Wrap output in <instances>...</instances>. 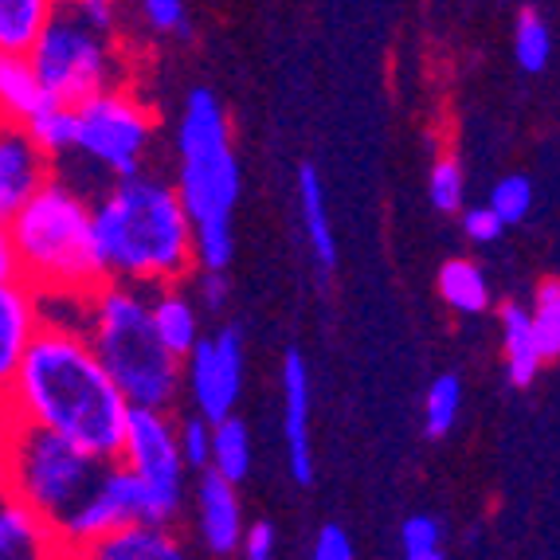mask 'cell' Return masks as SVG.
Wrapping results in <instances>:
<instances>
[{
    "instance_id": "6da1fadb",
    "label": "cell",
    "mask_w": 560,
    "mask_h": 560,
    "mask_svg": "<svg viewBox=\"0 0 560 560\" xmlns=\"http://www.w3.org/2000/svg\"><path fill=\"white\" fill-rule=\"evenodd\" d=\"M0 408L12 420L56 431L98 463H114L130 400L94 357L83 329L44 322L0 388Z\"/></svg>"
},
{
    "instance_id": "7a4b0ae2",
    "label": "cell",
    "mask_w": 560,
    "mask_h": 560,
    "mask_svg": "<svg viewBox=\"0 0 560 560\" xmlns=\"http://www.w3.org/2000/svg\"><path fill=\"white\" fill-rule=\"evenodd\" d=\"M94 240L110 279L161 287L185 282L197 271L192 262V220L180 205L173 180L133 173L91 200Z\"/></svg>"
},
{
    "instance_id": "3957f363",
    "label": "cell",
    "mask_w": 560,
    "mask_h": 560,
    "mask_svg": "<svg viewBox=\"0 0 560 560\" xmlns=\"http://www.w3.org/2000/svg\"><path fill=\"white\" fill-rule=\"evenodd\" d=\"M9 240L16 275L36 294H91L110 279L94 240L91 197L59 173L12 215Z\"/></svg>"
},
{
    "instance_id": "277c9868",
    "label": "cell",
    "mask_w": 560,
    "mask_h": 560,
    "mask_svg": "<svg viewBox=\"0 0 560 560\" xmlns=\"http://www.w3.org/2000/svg\"><path fill=\"white\" fill-rule=\"evenodd\" d=\"M83 334L94 357L103 361L118 393L133 408L173 411L185 396L180 388V357H173L153 334L145 287L106 279L86 294Z\"/></svg>"
},
{
    "instance_id": "5b68a950",
    "label": "cell",
    "mask_w": 560,
    "mask_h": 560,
    "mask_svg": "<svg viewBox=\"0 0 560 560\" xmlns=\"http://www.w3.org/2000/svg\"><path fill=\"white\" fill-rule=\"evenodd\" d=\"M173 188L192 224H228L240 205V158L232 145V121L208 86H192L180 110Z\"/></svg>"
},
{
    "instance_id": "8992f818",
    "label": "cell",
    "mask_w": 560,
    "mask_h": 560,
    "mask_svg": "<svg viewBox=\"0 0 560 560\" xmlns=\"http://www.w3.org/2000/svg\"><path fill=\"white\" fill-rule=\"evenodd\" d=\"M103 463L67 443L56 431L4 416L0 423V490L36 510L44 522L59 517L94 490Z\"/></svg>"
},
{
    "instance_id": "52a82bcc",
    "label": "cell",
    "mask_w": 560,
    "mask_h": 560,
    "mask_svg": "<svg viewBox=\"0 0 560 560\" xmlns=\"http://www.w3.org/2000/svg\"><path fill=\"white\" fill-rule=\"evenodd\" d=\"M28 63L39 91L51 103L75 106L106 86L121 83V51L114 28L91 20L86 12L59 4L28 47Z\"/></svg>"
},
{
    "instance_id": "ba28073f",
    "label": "cell",
    "mask_w": 560,
    "mask_h": 560,
    "mask_svg": "<svg viewBox=\"0 0 560 560\" xmlns=\"http://www.w3.org/2000/svg\"><path fill=\"white\" fill-rule=\"evenodd\" d=\"M71 110H75V145L67 158H83L110 180L133 177L150 165L153 141H158V114L138 91L114 83L75 103Z\"/></svg>"
},
{
    "instance_id": "9c48e42d",
    "label": "cell",
    "mask_w": 560,
    "mask_h": 560,
    "mask_svg": "<svg viewBox=\"0 0 560 560\" xmlns=\"http://www.w3.org/2000/svg\"><path fill=\"white\" fill-rule=\"evenodd\" d=\"M180 388L188 393L192 408L205 420L232 416L243 396V334L235 326L215 329L212 337L200 334V341L180 361Z\"/></svg>"
},
{
    "instance_id": "30bf717a",
    "label": "cell",
    "mask_w": 560,
    "mask_h": 560,
    "mask_svg": "<svg viewBox=\"0 0 560 560\" xmlns=\"http://www.w3.org/2000/svg\"><path fill=\"white\" fill-rule=\"evenodd\" d=\"M118 463L130 467L133 475H141L145 482L161 486V490L185 494L188 467H185V458H180L173 411L133 408L130 404L126 428H121V443H118Z\"/></svg>"
},
{
    "instance_id": "8fae6325",
    "label": "cell",
    "mask_w": 560,
    "mask_h": 560,
    "mask_svg": "<svg viewBox=\"0 0 560 560\" xmlns=\"http://www.w3.org/2000/svg\"><path fill=\"white\" fill-rule=\"evenodd\" d=\"M51 173H56V161L32 141L24 121L0 118V220L4 224L51 180Z\"/></svg>"
},
{
    "instance_id": "7c38bea8",
    "label": "cell",
    "mask_w": 560,
    "mask_h": 560,
    "mask_svg": "<svg viewBox=\"0 0 560 560\" xmlns=\"http://www.w3.org/2000/svg\"><path fill=\"white\" fill-rule=\"evenodd\" d=\"M282 440H287V463L299 486L314 482L318 458L310 447V369L299 349L282 357Z\"/></svg>"
},
{
    "instance_id": "4fadbf2b",
    "label": "cell",
    "mask_w": 560,
    "mask_h": 560,
    "mask_svg": "<svg viewBox=\"0 0 560 560\" xmlns=\"http://www.w3.org/2000/svg\"><path fill=\"white\" fill-rule=\"evenodd\" d=\"M243 502L235 494V482L220 478L215 470H200L197 478V533L205 552L212 557H232L240 549L243 533Z\"/></svg>"
},
{
    "instance_id": "5bb4252c",
    "label": "cell",
    "mask_w": 560,
    "mask_h": 560,
    "mask_svg": "<svg viewBox=\"0 0 560 560\" xmlns=\"http://www.w3.org/2000/svg\"><path fill=\"white\" fill-rule=\"evenodd\" d=\"M39 326H44V306L36 290L20 275L0 279V388L9 384L12 369L20 364Z\"/></svg>"
},
{
    "instance_id": "9a60e30c",
    "label": "cell",
    "mask_w": 560,
    "mask_h": 560,
    "mask_svg": "<svg viewBox=\"0 0 560 560\" xmlns=\"http://www.w3.org/2000/svg\"><path fill=\"white\" fill-rule=\"evenodd\" d=\"M103 490L114 498V505L121 510L126 522H165L173 525L180 517V505L185 494H173V490H161V486L145 482L141 475H133L130 467H121L118 458L103 463Z\"/></svg>"
},
{
    "instance_id": "2e32d148",
    "label": "cell",
    "mask_w": 560,
    "mask_h": 560,
    "mask_svg": "<svg viewBox=\"0 0 560 560\" xmlns=\"http://www.w3.org/2000/svg\"><path fill=\"white\" fill-rule=\"evenodd\" d=\"M145 302H150V322L158 341L185 361L188 349L197 346L200 334H205L200 306L192 302V294L180 290V282H161V287H145Z\"/></svg>"
},
{
    "instance_id": "e0dca14e",
    "label": "cell",
    "mask_w": 560,
    "mask_h": 560,
    "mask_svg": "<svg viewBox=\"0 0 560 560\" xmlns=\"http://www.w3.org/2000/svg\"><path fill=\"white\" fill-rule=\"evenodd\" d=\"M63 557L51 522L0 490V560H51Z\"/></svg>"
},
{
    "instance_id": "ac0fdd59",
    "label": "cell",
    "mask_w": 560,
    "mask_h": 560,
    "mask_svg": "<svg viewBox=\"0 0 560 560\" xmlns=\"http://www.w3.org/2000/svg\"><path fill=\"white\" fill-rule=\"evenodd\" d=\"M94 560H180L185 545H180L177 529L165 522H121L110 529L103 541H94L86 552Z\"/></svg>"
},
{
    "instance_id": "d6986e66",
    "label": "cell",
    "mask_w": 560,
    "mask_h": 560,
    "mask_svg": "<svg viewBox=\"0 0 560 560\" xmlns=\"http://www.w3.org/2000/svg\"><path fill=\"white\" fill-rule=\"evenodd\" d=\"M498 322H502V353H505V376L514 388H529L537 384L545 369V357L537 337L529 326V310L522 302H502L498 306Z\"/></svg>"
},
{
    "instance_id": "ffe728a7",
    "label": "cell",
    "mask_w": 560,
    "mask_h": 560,
    "mask_svg": "<svg viewBox=\"0 0 560 560\" xmlns=\"http://www.w3.org/2000/svg\"><path fill=\"white\" fill-rule=\"evenodd\" d=\"M299 205H302V228H306L314 262H318L322 271H334L337 267V240H334V224H329L326 185H322L318 165L299 168Z\"/></svg>"
},
{
    "instance_id": "44dd1931",
    "label": "cell",
    "mask_w": 560,
    "mask_h": 560,
    "mask_svg": "<svg viewBox=\"0 0 560 560\" xmlns=\"http://www.w3.org/2000/svg\"><path fill=\"white\" fill-rule=\"evenodd\" d=\"M440 299L447 302L455 314H467V318H482L486 310L494 306V290L490 279L478 267L475 259H447L440 267Z\"/></svg>"
},
{
    "instance_id": "7402d4cb",
    "label": "cell",
    "mask_w": 560,
    "mask_h": 560,
    "mask_svg": "<svg viewBox=\"0 0 560 560\" xmlns=\"http://www.w3.org/2000/svg\"><path fill=\"white\" fill-rule=\"evenodd\" d=\"M255 451H252V431L240 416H224L212 423V451H208V470H215L220 478L240 486L243 478L252 475Z\"/></svg>"
},
{
    "instance_id": "603a6c76",
    "label": "cell",
    "mask_w": 560,
    "mask_h": 560,
    "mask_svg": "<svg viewBox=\"0 0 560 560\" xmlns=\"http://www.w3.org/2000/svg\"><path fill=\"white\" fill-rule=\"evenodd\" d=\"M39 103L44 91L28 63V51H0V118L28 121Z\"/></svg>"
},
{
    "instance_id": "cb8c5ba5",
    "label": "cell",
    "mask_w": 560,
    "mask_h": 560,
    "mask_svg": "<svg viewBox=\"0 0 560 560\" xmlns=\"http://www.w3.org/2000/svg\"><path fill=\"white\" fill-rule=\"evenodd\" d=\"M63 0H0V51H28Z\"/></svg>"
},
{
    "instance_id": "d4e9b609",
    "label": "cell",
    "mask_w": 560,
    "mask_h": 560,
    "mask_svg": "<svg viewBox=\"0 0 560 560\" xmlns=\"http://www.w3.org/2000/svg\"><path fill=\"white\" fill-rule=\"evenodd\" d=\"M24 130L32 133V141H36L51 161H67V153H71V145H75V110L63 103L44 98V103L28 114Z\"/></svg>"
},
{
    "instance_id": "484cf974",
    "label": "cell",
    "mask_w": 560,
    "mask_h": 560,
    "mask_svg": "<svg viewBox=\"0 0 560 560\" xmlns=\"http://www.w3.org/2000/svg\"><path fill=\"white\" fill-rule=\"evenodd\" d=\"M529 326L537 346H541L545 364H552L560 357V282L557 279H541L533 290L529 306Z\"/></svg>"
},
{
    "instance_id": "4316f807",
    "label": "cell",
    "mask_w": 560,
    "mask_h": 560,
    "mask_svg": "<svg viewBox=\"0 0 560 560\" xmlns=\"http://www.w3.org/2000/svg\"><path fill=\"white\" fill-rule=\"evenodd\" d=\"M463 411V381L455 373H443L431 381L428 400H423V431L428 440H447L451 428L458 423Z\"/></svg>"
},
{
    "instance_id": "83f0119b",
    "label": "cell",
    "mask_w": 560,
    "mask_h": 560,
    "mask_svg": "<svg viewBox=\"0 0 560 560\" xmlns=\"http://www.w3.org/2000/svg\"><path fill=\"white\" fill-rule=\"evenodd\" d=\"M514 59L525 75H541L552 59V36L549 24L537 9H522L514 24Z\"/></svg>"
},
{
    "instance_id": "f1b7e54d",
    "label": "cell",
    "mask_w": 560,
    "mask_h": 560,
    "mask_svg": "<svg viewBox=\"0 0 560 560\" xmlns=\"http://www.w3.org/2000/svg\"><path fill=\"white\" fill-rule=\"evenodd\" d=\"M490 212L502 220L505 228H517L529 220L533 205H537V192H533V180L522 177V173H510V177H502L494 188H490Z\"/></svg>"
},
{
    "instance_id": "f546056e",
    "label": "cell",
    "mask_w": 560,
    "mask_h": 560,
    "mask_svg": "<svg viewBox=\"0 0 560 560\" xmlns=\"http://www.w3.org/2000/svg\"><path fill=\"white\" fill-rule=\"evenodd\" d=\"M235 255V232L228 224H192V262L197 271H228Z\"/></svg>"
},
{
    "instance_id": "4dcf8cb0",
    "label": "cell",
    "mask_w": 560,
    "mask_h": 560,
    "mask_svg": "<svg viewBox=\"0 0 560 560\" xmlns=\"http://www.w3.org/2000/svg\"><path fill=\"white\" fill-rule=\"evenodd\" d=\"M400 552L408 560H443L447 552V533H443L440 517L431 514H411L400 525Z\"/></svg>"
},
{
    "instance_id": "1f68e13d",
    "label": "cell",
    "mask_w": 560,
    "mask_h": 560,
    "mask_svg": "<svg viewBox=\"0 0 560 560\" xmlns=\"http://www.w3.org/2000/svg\"><path fill=\"white\" fill-rule=\"evenodd\" d=\"M428 197L435 212H458V208L467 205V173L458 165L455 158H440L431 165V177H428Z\"/></svg>"
},
{
    "instance_id": "d6a6232c",
    "label": "cell",
    "mask_w": 560,
    "mask_h": 560,
    "mask_svg": "<svg viewBox=\"0 0 560 560\" xmlns=\"http://www.w3.org/2000/svg\"><path fill=\"white\" fill-rule=\"evenodd\" d=\"M177 443H180V458L192 475L208 470V451H212V420H205L200 411L177 420Z\"/></svg>"
},
{
    "instance_id": "836d02e7",
    "label": "cell",
    "mask_w": 560,
    "mask_h": 560,
    "mask_svg": "<svg viewBox=\"0 0 560 560\" xmlns=\"http://www.w3.org/2000/svg\"><path fill=\"white\" fill-rule=\"evenodd\" d=\"M138 12L158 36H185L188 32L185 0H138Z\"/></svg>"
},
{
    "instance_id": "e575fe53",
    "label": "cell",
    "mask_w": 560,
    "mask_h": 560,
    "mask_svg": "<svg viewBox=\"0 0 560 560\" xmlns=\"http://www.w3.org/2000/svg\"><path fill=\"white\" fill-rule=\"evenodd\" d=\"M458 215H463V235H467L470 243H498L505 235V224L490 212V205H478V208L463 205Z\"/></svg>"
},
{
    "instance_id": "d590c367",
    "label": "cell",
    "mask_w": 560,
    "mask_h": 560,
    "mask_svg": "<svg viewBox=\"0 0 560 560\" xmlns=\"http://www.w3.org/2000/svg\"><path fill=\"white\" fill-rule=\"evenodd\" d=\"M192 302L208 314H224L228 306V271H192Z\"/></svg>"
},
{
    "instance_id": "8d00e7d4",
    "label": "cell",
    "mask_w": 560,
    "mask_h": 560,
    "mask_svg": "<svg viewBox=\"0 0 560 560\" xmlns=\"http://www.w3.org/2000/svg\"><path fill=\"white\" fill-rule=\"evenodd\" d=\"M275 549H279V533H275L271 522H252V525H243L240 533V549L247 560H271Z\"/></svg>"
},
{
    "instance_id": "74e56055",
    "label": "cell",
    "mask_w": 560,
    "mask_h": 560,
    "mask_svg": "<svg viewBox=\"0 0 560 560\" xmlns=\"http://www.w3.org/2000/svg\"><path fill=\"white\" fill-rule=\"evenodd\" d=\"M314 560H353L357 545L349 541V533L341 525H322L318 537H314V549H310Z\"/></svg>"
},
{
    "instance_id": "f35d334b",
    "label": "cell",
    "mask_w": 560,
    "mask_h": 560,
    "mask_svg": "<svg viewBox=\"0 0 560 560\" xmlns=\"http://www.w3.org/2000/svg\"><path fill=\"white\" fill-rule=\"evenodd\" d=\"M63 4L86 12V16L106 24V28H114V16H118V0H63Z\"/></svg>"
},
{
    "instance_id": "ab89813d",
    "label": "cell",
    "mask_w": 560,
    "mask_h": 560,
    "mask_svg": "<svg viewBox=\"0 0 560 560\" xmlns=\"http://www.w3.org/2000/svg\"><path fill=\"white\" fill-rule=\"evenodd\" d=\"M12 275H16V252H12L9 224L0 220V279H12Z\"/></svg>"
}]
</instances>
